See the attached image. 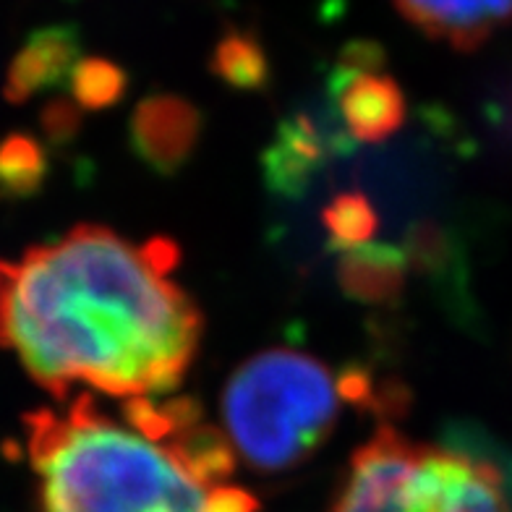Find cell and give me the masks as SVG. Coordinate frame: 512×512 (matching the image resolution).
Listing matches in <instances>:
<instances>
[{
    "mask_svg": "<svg viewBox=\"0 0 512 512\" xmlns=\"http://www.w3.org/2000/svg\"><path fill=\"white\" fill-rule=\"evenodd\" d=\"M202 136V113L178 95H152L131 115V149L160 176L189 162Z\"/></svg>",
    "mask_w": 512,
    "mask_h": 512,
    "instance_id": "5b68a950",
    "label": "cell"
},
{
    "mask_svg": "<svg viewBox=\"0 0 512 512\" xmlns=\"http://www.w3.org/2000/svg\"><path fill=\"white\" fill-rule=\"evenodd\" d=\"M42 126L53 142H68L79 131V110L66 100L50 102L45 115H42Z\"/></svg>",
    "mask_w": 512,
    "mask_h": 512,
    "instance_id": "2e32d148",
    "label": "cell"
},
{
    "mask_svg": "<svg viewBox=\"0 0 512 512\" xmlns=\"http://www.w3.org/2000/svg\"><path fill=\"white\" fill-rule=\"evenodd\" d=\"M411 27L458 53H473L512 24V0H392Z\"/></svg>",
    "mask_w": 512,
    "mask_h": 512,
    "instance_id": "8992f818",
    "label": "cell"
},
{
    "mask_svg": "<svg viewBox=\"0 0 512 512\" xmlns=\"http://www.w3.org/2000/svg\"><path fill=\"white\" fill-rule=\"evenodd\" d=\"M178 246H134L100 225L0 262V345L55 398L92 384L118 398L176 390L202 337V314L173 280Z\"/></svg>",
    "mask_w": 512,
    "mask_h": 512,
    "instance_id": "6da1fadb",
    "label": "cell"
},
{
    "mask_svg": "<svg viewBox=\"0 0 512 512\" xmlns=\"http://www.w3.org/2000/svg\"><path fill=\"white\" fill-rule=\"evenodd\" d=\"M45 512H212V489L162 445L123 429L79 395L66 416H27ZM220 486V484H217Z\"/></svg>",
    "mask_w": 512,
    "mask_h": 512,
    "instance_id": "7a4b0ae2",
    "label": "cell"
},
{
    "mask_svg": "<svg viewBox=\"0 0 512 512\" xmlns=\"http://www.w3.org/2000/svg\"><path fill=\"white\" fill-rule=\"evenodd\" d=\"M209 68L217 79L238 92H259L270 81V58L256 34L246 29H228L217 40Z\"/></svg>",
    "mask_w": 512,
    "mask_h": 512,
    "instance_id": "7c38bea8",
    "label": "cell"
},
{
    "mask_svg": "<svg viewBox=\"0 0 512 512\" xmlns=\"http://www.w3.org/2000/svg\"><path fill=\"white\" fill-rule=\"evenodd\" d=\"M79 53V32L68 24L32 32L8 68L6 97L11 102H27L45 89L66 84L74 66L81 61Z\"/></svg>",
    "mask_w": 512,
    "mask_h": 512,
    "instance_id": "ba28073f",
    "label": "cell"
},
{
    "mask_svg": "<svg viewBox=\"0 0 512 512\" xmlns=\"http://www.w3.org/2000/svg\"><path fill=\"white\" fill-rule=\"evenodd\" d=\"M330 147L322 131L306 115H293L280 123L275 142L264 152V181L275 194L298 196L317 176Z\"/></svg>",
    "mask_w": 512,
    "mask_h": 512,
    "instance_id": "9c48e42d",
    "label": "cell"
},
{
    "mask_svg": "<svg viewBox=\"0 0 512 512\" xmlns=\"http://www.w3.org/2000/svg\"><path fill=\"white\" fill-rule=\"evenodd\" d=\"M343 395L332 371L293 348L249 358L223 392L228 439L256 471L304 463L335 426Z\"/></svg>",
    "mask_w": 512,
    "mask_h": 512,
    "instance_id": "3957f363",
    "label": "cell"
},
{
    "mask_svg": "<svg viewBox=\"0 0 512 512\" xmlns=\"http://www.w3.org/2000/svg\"><path fill=\"white\" fill-rule=\"evenodd\" d=\"M48 178V152L32 136L14 134L0 142V191L32 196Z\"/></svg>",
    "mask_w": 512,
    "mask_h": 512,
    "instance_id": "5bb4252c",
    "label": "cell"
},
{
    "mask_svg": "<svg viewBox=\"0 0 512 512\" xmlns=\"http://www.w3.org/2000/svg\"><path fill=\"white\" fill-rule=\"evenodd\" d=\"M330 92L345 134L358 142H382L403 128V89L382 71H348L337 66L330 76Z\"/></svg>",
    "mask_w": 512,
    "mask_h": 512,
    "instance_id": "52a82bcc",
    "label": "cell"
},
{
    "mask_svg": "<svg viewBox=\"0 0 512 512\" xmlns=\"http://www.w3.org/2000/svg\"><path fill=\"white\" fill-rule=\"evenodd\" d=\"M322 225L327 230V241L330 249L335 251H351L356 246H364L374 238L379 225L377 209L364 194L356 191H345L337 194L322 212Z\"/></svg>",
    "mask_w": 512,
    "mask_h": 512,
    "instance_id": "4fadbf2b",
    "label": "cell"
},
{
    "mask_svg": "<svg viewBox=\"0 0 512 512\" xmlns=\"http://www.w3.org/2000/svg\"><path fill=\"white\" fill-rule=\"evenodd\" d=\"M165 450L194 476L207 486L225 484L230 473L236 471V447L228 439V434L217 432L215 426L199 424L189 426L186 432L165 442Z\"/></svg>",
    "mask_w": 512,
    "mask_h": 512,
    "instance_id": "8fae6325",
    "label": "cell"
},
{
    "mask_svg": "<svg viewBox=\"0 0 512 512\" xmlns=\"http://www.w3.org/2000/svg\"><path fill=\"white\" fill-rule=\"evenodd\" d=\"M330 512H510L489 460L455 447L416 445L382 426L353 455Z\"/></svg>",
    "mask_w": 512,
    "mask_h": 512,
    "instance_id": "277c9868",
    "label": "cell"
},
{
    "mask_svg": "<svg viewBox=\"0 0 512 512\" xmlns=\"http://www.w3.org/2000/svg\"><path fill=\"white\" fill-rule=\"evenodd\" d=\"M408 256L403 246L369 241L340 254L337 280L348 298L361 304L398 301L405 285Z\"/></svg>",
    "mask_w": 512,
    "mask_h": 512,
    "instance_id": "30bf717a",
    "label": "cell"
},
{
    "mask_svg": "<svg viewBox=\"0 0 512 512\" xmlns=\"http://www.w3.org/2000/svg\"><path fill=\"white\" fill-rule=\"evenodd\" d=\"M76 105L84 110H108L126 95L128 74L108 58H81L68 79Z\"/></svg>",
    "mask_w": 512,
    "mask_h": 512,
    "instance_id": "9a60e30c",
    "label": "cell"
}]
</instances>
